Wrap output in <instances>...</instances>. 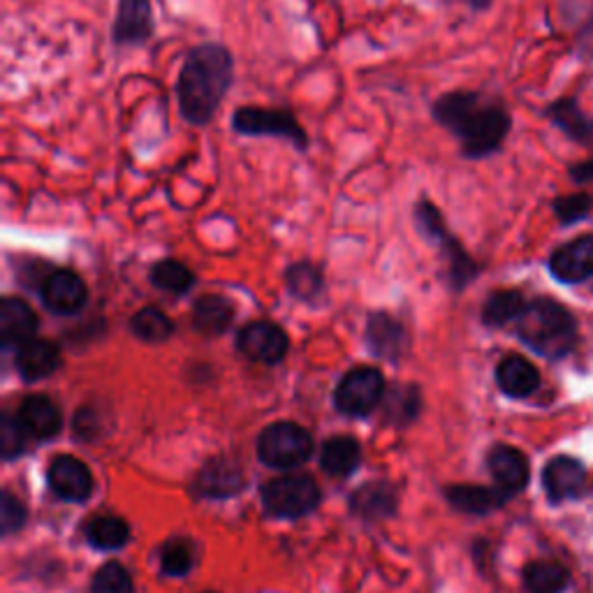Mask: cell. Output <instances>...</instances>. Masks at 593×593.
Instances as JSON below:
<instances>
[{
	"mask_svg": "<svg viewBox=\"0 0 593 593\" xmlns=\"http://www.w3.org/2000/svg\"><path fill=\"white\" fill-rule=\"evenodd\" d=\"M432 116L448 131L469 160H484L499 154L513 131V114L503 98L484 91L457 89L443 93L432 104Z\"/></svg>",
	"mask_w": 593,
	"mask_h": 593,
	"instance_id": "obj_1",
	"label": "cell"
},
{
	"mask_svg": "<svg viewBox=\"0 0 593 593\" xmlns=\"http://www.w3.org/2000/svg\"><path fill=\"white\" fill-rule=\"evenodd\" d=\"M235 81V58L219 42L193 47L177 77V102L181 119L193 128H206Z\"/></svg>",
	"mask_w": 593,
	"mask_h": 593,
	"instance_id": "obj_2",
	"label": "cell"
},
{
	"mask_svg": "<svg viewBox=\"0 0 593 593\" xmlns=\"http://www.w3.org/2000/svg\"><path fill=\"white\" fill-rule=\"evenodd\" d=\"M522 342L542 357L559 359L575 346V317L555 300H534L517 321Z\"/></svg>",
	"mask_w": 593,
	"mask_h": 593,
	"instance_id": "obj_3",
	"label": "cell"
},
{
	"mask_svg": "<svg viewBox=\"0 0 593 593\" xmlns=\"http://www.w3.org/2000/svg\"><path fill=\"white\" fill-rule=\"evenodd\" d=\"M232 131L242 137H277L290 142L296 152L309 148V133L290 110L286 108H258L246 104L232 114Z\"/></svg>",
	"mask_w": 593,
	"mask_h": 593,
	"instance_id": "obj_4",
	"label": "cell"
},
{
	"mask_svg": "<svg viewBox=\"0 0 593 593\" xmlns=\"http://www.w3.org/2000/svg\"><path fill=\"white\" fill-rule=\"evenodd\" d=\"M262 505L273 517H304L321 505V486L311 475L302 473L273 478L262 486Z\"/></svg>",
	"mask_w": 593,
	"mask_h": 593,
	"instance_id": "obj_5",
	"label": "cell"
},
{
	"mask_svg": "<svg viewBox=\"0 0 593 593\" xmlns=\"http://www.w3.org/2000/svg\"><path fill=\"white\" fill-rule=\"evenodd\" d=\"M313 455L311 434L294 422L269 425L258 438V457L271 469H296Z\"/></svg>",
	"mask_w": 593,
	"mask_h": 593,
	"instance_id": "obj_6",
	"label": "cell"
},
{
	"mask_svg": "<svg viewBox=\"0 0 593 593\" xmlns=\"http://www.w3.org/2000/svg\"><path fill=\"white\" fill-rule=\"evenodd\" d=\"M415 223L422 235L436 242L443 248L445 256H448L452 283L459 288L469 283L475 277V265L471 262L469 256H466V250L459 246V242L448 232V225H445L436 204L429 200H419L415 206Z\"/></svg>",
	"mask_w": 593,
	"mask_h": 593,
	"instance_id": "obj_7",
	"label": "cell"
},
{
	"mask_svg": "<svg viewBox=\"0 0 593 593\" xmlns=\"http://www.w3.org/2000/svg\"><path fill=\"white\" fill-rule=\"evenodd\" d=\"M385 394L383 373L373 367H357L344 376L336 388V409L350 417L369 415Z\"/></svg>",
	"mask_w": 593,
	"mask_h": 593,
	"instance_id": "obj_8",
	"label": "cell"
},
{
	"mask_svg": "<svg viewBox=\"0 0 593 593\" xmlns=\"http://www.w3.org/2000/svg\"><path fill=\"white\" fill-rule=\"evenodd\" d=\"M156 19L152 0H119L112 24V42L116 47H142L152 42Z\"/></svg>",
	"mask_w": 593,
	"mask_h": 593,
	"instance_id": "obj_9",
	"label": "cell"
},
{
	"mask_svg": "<svg viewBox=\"0 0 593 593\" xmlns=\"http://www.w3.org/2000/svg\"><path fill=\"white\" fill-rule=\"evenodd\" d=\"M237 348L244 357L253 359V362L279 365L288 353V336L273 323H250L239 332Z\"/></svg>",
	"mask_w": 593,
	"mask_h": 593,
	"instance_id": "obj_10",
	"label": "cell"
},
{
	"mask_svg": "<svg viewBox=\"0 0 593 593\" xmlns=\"http://www.w3.org/2000/svg\"><path fill=\"white\" fill-rule=\"evenodd\" d=\"M549 271L557 281L568 286L593 279V235H582L559 246L549 258Z\"/></svg>",
	"mask_w": 593,
	"mask_h": 593,
	"instance_id": "obj_11",
	"label": "cell"
},
{
	"mask_svg": "<svg viewBox=\"0 0 593 593\" xmlns=\"http://www.w3.org/2000/svg\"><path fill=\"white\" fill-rule=\"evenodd\" d=\"M47 482L49 490L63 501H87L93 492L89 466L70 455H60L49 463Z\"/></svg>",
	"mask_w": 593,
	"mask_h": 593,
	"instance_id": "obj_12",
	"label": "cell"
},
{
	"mask_svg": "<svg viewBox=\"0 0 593 593\" xmlns=\"http://www.w3.org/2000/svg\"><path fill=\"white\" fill-rule=\"evenodd\" d=\"M589 473L584 463L573 457H557L545 466L542 484L549 501L561 503L570 499H580L586 494Z\"/></svg>",
	"mask_w": 593,
	"mask_h": 593,
	"instance_id": "obj_13",
	"label": "cell"
},
{
	"mask_svg": "<svg viewBox=\"0 0 593 593\" xmlns=\"http://www.w3.org/2000/svg\"><path fill=\"white\" fill-rule=\"evenodd\" d=\"M42 302L45 306L58 315H72L83 309L89 300L87 283H83L75 271L56 269L45 279L40 288Z\"/></svg>",
	"mask_w": 593,
	"mask_h": 593,
	"instance_id": "obj_14",
	"label": "cell"
},
{
	"mask_svg": "<svg viewBox=\"0 0 593 593\" xmlns=\"http://www.w3.org/2000/svg\"><path fill=\"white\" fill-rule=\"evenodd\" d=\"M246 484L242 466L232 459L216 457L206 461L198 478H195V492L204 499H227L242 492Z\"/></svg>",
	"mask_w": 593,
	"mask_h": 593,
	"instance_id": "obj_15",
	"label": "cell"
},
{
	"mask_svg": "<svg viewBox=\"0 0 593 593\" xmlns=\"http://www.w3.org/2000/svg\"><path fill=\"white\" fill-rule=\"evenodd\" d=\"M545 116L552 121L555 128H559L570 142L593 152V116H589L575 96H566L547 104Z\"/></svg>",
	"mask_w": 593,
	"mask_h": 593,
	"instance_id": "obj_16",
	"label": "cell"
},
{
	"mask_svg": "<svg viewBox=\"0 0 593 593\" xmlns=\"http://www.w3.org/2000/svg\"><path fill=\"white\" fill-rule=\"evenodd\" d=\"M16 422L29 438L49 440L60 432L63 415L49 396L35 394L24 399V404L16 409Z\"/></svg>",
	"mask_w": 593,
	"mask_h": 593,
	"instance_id": "obj_17",
	"label": "cell"
},
{
	"mask_svg": "<svg viewBox=\"0 0 593 593\" xmlns=\"http://www.w3.org/2000/svg\"><path fill=\"white\" fill-rule=\"evenodd\" d=\"M486 466L496 482V486L507 494L515 496L528 484V459L513 445H496L486 457Z\"/></svg>",
	"mask_w": 593,
	"mask_h": 593,
	"instance_id": "obj_18",
	"label": "cell"
},
{
	"mask_svg": "<svg viewBox=\"0 0 593 593\" xmlns=\"http://www.w3.org/2000/svg\"><path fill=\"white\" fill-rule=\"evenodd\" d=\"M37 332V315L16 296H5L0 304V342L5 348H21L33 342Z\"/></svg>",
	"mask_w": 593,
	"mask_h": 593,
	"instance_id": "obj_19",
	"label": "cell"
},
{
	"mask_svg": "<svg viewBox=\"0 0 593 593\" xmlns=\"http://www.w3.org/2000/svg\"><path fill=\"white\" fill-rule=\"evenodd\" d=\"M496 383L513 399L532 396L540 388V371L522 355H507L496 367Z\"/></svg>",
	"mask_w": 593,
	"mask_h": 593,
	"instance_id": "obj_20",
	"label": "cell"
},
{
	"mask_svg": "<svg viewBox=\"0 0 593 593\" xmlns=\"http://www.w3.org/2000/svg\"><path fill=\"white\" fill-rule=\"evenodd\" d=\"M58 365L60 350L56 344L47 342V338H33V342L16 350V371L26 383H35V380L52 376Z\"/></svg>",
	"mask_w": 593,
	"mask_h": 593,
	"instance_id": "obj_21",
	"label": "cell"
},
{
	"mask_svg": "<svg viewBox=\"0 0 593 593\" xmlns=\"http://www.w3.org/2000/svg\"><path fill=\"white\" fill-rule=\"evenodd\" d=\"M369 348L383 359H399L406 350V332L388 313H373L367 325Z\"/></svg>",
	"mask_w": 593,
	"mask_h": 593,
	"instance_id": "obj_22",
	"label": "cell"
},
{
	"mask_svg": "<svg viewBox=\"0 0 593 593\" xmlns=\"http://www.w3.org/2000/svg\"><path fill=\"white\" fill-rule=\"evenodd\" d=\"M448 501L461 513H471V515H486L501 507L507 496L501 486H480V484H455L448 486L445 492Z\"/></svg>",
	"mask_w": 593,
	"mask_h": 593,
	"instance_id": "obj_23",
	"label": "cell"
},
{
	"mask_svg": "<svg viewBox=\"0 0 593 593\" xmlns=\"http://www.w3.org/2000/svg\"><path fill=\"white\" fill-rule=\"evenodd\" d=\"M350 511L365 519H385L396 511V492L388 482L362 484L350 499Z\"/></svg>",
	"mask_w": 593,
	"mask_h": 593,
	"instance_id": "obj_24",
	"label": "cell"
},
{
	"mask_svg": "<svg viewBox=\"0 0 593 593\" xmlns=\"http://www.w3.org/2000/svg\"><path fill=\"white\" fill-rule=\"evenodd\" d=\"M362 463V448L353 436H334L323 445L321 466L336 478H346Z\"/></svg>",
	"mask_w": 593,
	"mask_h": 593,
	"instance_id": "obj_25",
	"label": "cell"
},
{
	"mask_svg": "<svg viewBox=\"0 0 593 593\" xmlns=\"http://www.w3.org/2000/svg\"><path fill=\"white\" fill-rule=\"evenodd\" d=\"M232 317H235V309H232V304L221 294L200 296L193 309L195 329L206 336L223 334L230 327Z\"/></svg>",
	"mask_w": 593,
	"mask_h": 593,
	"instance_id": "obj_26",
	"label": "cell"
},
{
	"mask_svg": "<svg viewBox=\"0 0 593 593\" xmlns=\"http://www.w3.org/2000/svg\"><path fill=\"white\" fill-rule=\"evenodd\" d=\"M524 584L528 593H563L570 584V573L561 563L534 561L524 570Z\"/></svg>",
	"mask_w": 593,
	"mask_h": 593,
	"instance_id": "obj_27",
	"label": "cell"
},
{
	"mask_svg": "<svg viewBox=\"0 0 593 593\" xmlns=\"http://www.w3.org/2000/svg\"><path fill=\"white\" fill-rule=\"evenodd\" d=\"M526 309L524 294L517 290H499L484 302L482 321L492 327H503L507 323H517Z\"/></svg>",
	"mask_w": 593,
	"mask_h": 593,
	"instance_id": "obj_28",
	"label": "cell"
},
{
	"mask_svg": "<svg viewBox=\"0 0 593 593\" xmlns=\"http://www.w3.org/2000/svg\"><path fill=\"white\" fill-rule=\"evenodd\" d=\"M131 538V528L121 517H96L87 526V540L98 549H119Z\"/></svg>",
	"mask_w": 593,
	"mask_h": 593,
	"instance_id": "obj_29",
	"label": "cell"
},
{
	"mask_svg": "<svg viewBox=\"0 0 593 593\" xmlns=\"http://www.w3.org/2000/svg\"><path fill=\"white\" fill-rule=\"evenodd\" d=\"M131 329L137 338H142V342H146V344H163V342H167L169 336H172L175 325L163 311L148 306V309H142L139 313L133 315Z\"/></svg>",
	"mask_w": 593,
	"mask_h": 593,
	"instance_id": "obj_30",
	"label": "cell"
},
{
	"mask_svg": "<svg viewBox=\"0 0 593 593\" xmlns=\"http://www.w3.org/2000/svg\"><path fill=\"white\" fill-rule=\"evenodd\" d=\"M152 283L165 292L183 294L195 286V273L177 260H163L152 269Z\"/></svg>",
	"mask_w": 593,
	"mask_h": 593,
	"instance_id": "obj_31",
	"label": "cell"
},
{
	"mask_svg": "<svg viewBox=\"0 0 593 593\" xmlns=\"http://www.w3.org/2000/svg\"><path fill=\"white\" fill-rule=\"evenodd\" d=\"M383 404H385V417L390 422H399V425H406V422H411L419 406H422V401H419V392L417 388L413 385H396L390 390L388 399H383Z\"/></svg>",
	"mask_w": 593,
	"mask_h": 593,
	"instance_id": "obj_32",
	"label": "cell"
},
{
	"mask_svg": "<svg viewBox=\"0 0 593 593\" xmlns=\"http://www.w3.org/2000/svg\"><path fill=\"white\" fill-rule=\"evenodd\" d=\"M193 561H195L193 545L186 542V540H169L160 552L163 573L169 578L188 575L190 568H193Z\"/></svg>",
	"mask_w": 593,
	"mask_h": 593,
	"instance_id": "obj_33",
	"label": "cell"
},
{
	"mask_svg": "<svg viewBox=\"0 0 593 593\" xmlns=\"http://www.w3.org/2000/svg\"><path fill=\"white\" fill-rule=\"evenodd\" d=\"M286 283L294 296H300V300H313V296L323 288V277L313 265L300 262L288 269Z\"/></svg>",
	"mask_w": 593,
	"mask_h": 593,
	"instance_id": "obj_34",
	"label": "cell"
},
{
	"mask_svg": "<svg viewBox=\"0 0 593 593\" xmlns=\"http://www.w3.org/2000/svg\"><path fill=\"white\" fill-rule=\"evenodd\" d=\"M91 593H135L133 580L121 563H104L91 582Z\"/></svg>",
	"mask_w": 593,
	"mask_h": 593,
	"instance_id": "obj_35",
	"label": "cell"
},
{
	"mask_svg": "<svg viewBox=\"0 0 593 593\" xmlns=\"http://www.w3.org/2000/svg\"><path fill=\"white\" fill-rule=\"evenodd\" d=\"M552 209H555V214H557L561 225H575L591 214L593 198L589 193H584V190H580V193L557 198Z\"/></svg>",
	"mask_w": 593,
	"mask_h": 593,
	"instance_id": "obj_36",
	"label": "cell"
},
{
	"mask_svg": "<svg viewBox=\"0 0 593 593\" xmlns=\"http://www.w3.org/2000/svg\"><path fill=\"white\" fill-rule=\"evenodd\" d=\"M29 436L21 429L16 422V415H3V422H0V452H3L5 459H14L26 448Z\"/></svg>",
	"mask_w": 593,
	"mask_h": 593,
	"instance_id": "obj_37",
	"label": "cell"
},
{
	"mask_svg": "<svg viewBox=\"0 0 593 593\" xmlns=\"http://www.w3.org/2000/svg\"><path fill=\"white\" fill-rule=\"evenodd\" d=\"M24 524H26L24 503L14 499L10 492H3V496H0V526H3V534L10 536L19 532Z\"/></svg>",
	"mask_w": 593,
	"mask_h": 593,
	"instance_id": "obj_38",
	"label": "cell"
},
{
	"mask_svg": "<svg viewBox=\"0 0 593 593\" xmlns=\"http://www.w3.org/2000/svg\"><path fill=\"white\" fill-rule=\"evenodd\" d=\"M575 49L580 54L582 60H589L593 63V10L589 14V19H584L582 29L578 31V37H575Z\"/></svg>",
	"mask_w": 593,
	"mask_h": 593,
	"instance_id": "obj_39",
	"label": "cell"
},
{
	"mask_svg": "<svg viewBox=\"0 0 593 593\" xmlns=\"http://www.w3.org/2000/svg\"><path fill=\"white\" fill-rule=\"evenodd\" d=\"M568 177L573 179L578 186H589V183H593V156L570 165V167H568Z\"/></svg>",
	"mask_w": 593,
	"mask_h": 593,
	"instance_id": "obj_40",
	"label": "cell"
},
{
	"mask_svg": "<svg viewBox=\"0 0 593 593\" xmlns=\"http://www.w3.org/2000/svg\"><path fill=\"white\" fill-rule=\"evenodd\" d=\"M96 425H98V417H96L93 411H81V413L75 417V432H77V436L83 438V440L93 438Z\"/></svg>",
	"mask_w": 593,
	"mask_h": 593,
	"instance_id": "obj_41",
	"label": "cell"
}]
</instances>
